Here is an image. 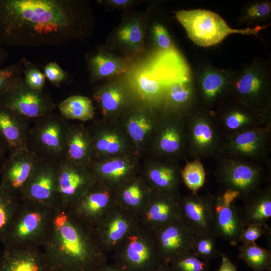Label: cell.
<instances>
[{"label":"cell","instance_id":"6da1fadb","mask_svg":"<svg viewBox=\"0 0 271 271\" xmlns=\"http://www.w3.org/2000/svg\"><path fill=\"white\" fill-rule=\"evenodd\" d=\"M95 27L87 0H0L4 46H59L90 37Z\"/></svg>","mask_w":271,"mask_h":271},{"label":"cell","instance_id":"7a4b0ae2","mask_svg":"<svg viewBox=\"0 0 271 271\" xmlns=\"http://www.w3.org/2000/svg\"><path fill=\"white\" fill-rule=\"evenodd\" d=\"M43 251L51 270L96 271L108 262L93 229L68 208H54Z\"/></svg>","mask_w":271,"mask_h":271},{"label":"cell","instance_id":"3957f363","mask_svg":"<svg viewBox=\"0 0 271 271\" xmlns=\"http://www.w3.org/2000/svg\"><path fill=\"white\" fill-rule=\"evenodd\" d=\"M54 208L21 201L2 241L4 247L28 248L43 246Z\"/></svg>","mask_w":271,"mask_h":271},{"label":"cell","instance_id":"277c9868","mask_svg":"<svg viewBox=\"0 0 271 271\" xmlns=\"http://www.w3.org/2000/svg\"><path fill=\"white\" fill-rule=\"evenodd\" d=\"M112 253V263L125 271H152L165 263L154 232L140 223Z\"/></svg>","mask_w":271,"mask_h":271},{"label":"cell","instance_id":"5b68a950","mask_svg":"<svg viewBox=\"0 0 271 271\" xmlns=\"http://www.w3.org/2000/svg\"><path fill=\"white\" fill-rule=\"evenodd\" d=\"M175 17L184 28L189 38L201 47L214 46L233 34L256 35L267 26L232 29L217 14L201 9L180 10L175 12Z\"/></svg>","mask_w":271,"mask_h":271},{"label":"cell","instance_id":"8992f818","mask_svg":"<svg viewBox=\"0 0 271 271\" xmlns=\"http://www.w3.org/2000/svg\"><path fill=\"white\" fill-rule=\"evenodd\" d=\"M214 175L221 190H230L239 194L243 201L262 188L268 179L260 163L230 159L217 155Z\"/></svg>","mask_w":271,"mask_h":271},{"label":"cell","instance_id":"52a82bcc","mask_svg":"<svg viewBox=\"0 0 271 271\" xmlns=\"http://www.w3.org/2000/svg\"><path fill=\"white\" fill-rule=\"evenodd\" d=\"M148 8L146 11L134 9L123 12L119 23L106 39V47L132 61L146 54L145 45Z\"/></svg>","mask_w":271,"mask_h":271},{"label":"cell","instance_id":"ba28073f","mask_svg":"<svg viewBox=\"0 0 271 271\" xmlns=\"http://www.w3.org/2000/svg\"><path fill=\"white\" fill-rule=\"evenodd\" d=\"M29 149L39 159L60 162L64 160L68 120L54 112L33 121Z\"/></svg>","mask_w":271,"mask_h":271},{"label":"cell","instance_id":"9c48e42d","mask_svg":"<svg viewBox=\"0 0 271 271\" xmlns=\"http://www.w3.org/2000/svg\"><path fill=\"white\" fill-rule=\"evenodd\" d=\"M162 115L160 108L136 97L117 118L139 157L148 152Z\"/></svg>","mask_w":271,"mask_h":271},{"label":"cell","instance_id":"30bf717a","mask_svg":"<svg viewBox=\"0 0 271 271\" xmlns=\"http://www.w3.org/2000/svg\"><path fill=\"white\" fill-rule=\"evenodd\" d=\"M188 158L200 160L215 157L223 140L217 126L214 114L198 108L185 117Z\"/></svg>","mask_w":271,"mask_h":271},{"label":"cell","instance_id":"8fae6325","mask_svg":"<svg viewBox=\"0 0 271 271\" xmlns=\"http://www.w3.org/2000/svg\"><path fill=\"white\" fill-rule=\"evenodd\" d=\"M271 124L243 130L225 139L218 155L230 159L269 164Z\"/></svg>","mask_w":271,"mask_h":271},{"label":"cell","instance_id":"7c38bea8","mask_svg":"<svg viewBox=\"0 0 271 271\" xmlns=\"http://www.w3.org/2000/svg\"><path fill=\"white\" fill-rule=\"evenodd\" d=\"M148 152L149 156L167 160L180 162L187 159L185 117L163 113Z\"/></svg>","mask_w":271,"mask_h":271},{"label":"cell","instance_id":"4fadbf2b","mask_svg":"<svg viewBox=\"0 0 271 271\" xmlns=\"http://www.w3.org/2000/svg\"><path fill=\"white\" fill-rule=\"evenodd\" d=\"M0 104L33 121L53 113L56 107L49 93L30 88L22 75L11 82Z\"/></svg>","mask_w":271,"mask_h":271},{"label":"cell","instance_id":"5bb4252c","mask_svg":"<svg viewBox=\"0 0 271 271\" xmlns=\"http://www.w3.org/2000/svg\"><path fill=\"white\" fill-rule=\"evenodd\" d=\"M87 128L91 145V161L138 155L132 142L117 119L95 120Z\"/></svg>","mask_w":271,"mask_h":271},{"label":"cell","instance_id":"9a60e30c","mask_svg":"<svg viewBox=\"0 0 271 271\" xmlns=\"http://www.w3.org/2000/svg\"><path fill=\"white\" fill-rule=\"evenodd\" d=\"M230 95L252 109H270V85L264 70L255 64L246 68L231 81Z\"/></svg>","mask_w":271,"mask_h":271},{"label":"cell","instance_id":"2e32d148","mask_svg":"<svg viewBox=\"0 0 271 271\" xmlns=\"http://www.w3.org/2000/svg\"><path fill=\"white\" fill-rule=\"evenodd\" d=\"M58 162L39 159L23 192L21 201L54 208L59 206Z\"/></svg>","mask_w":271,"mask_h":271},{"label":"cell","instance_id":"e0dca14e","mask_svg":"<svg viewBox=\"0 0 271 271\" xmlns=\"http://www.w3.org/2000/svg\"><path fill=\"white\" fill-rule=\"evenodd\" d=\"M233 100L231 104L214 114L223 140L243 130L271 124L270 109L255 110Z\"/></svg>","mask_w":271,"mask_h":271},{"label":"cell","instance_id":"ac0fdd59","mask_svg":"<svg viewBox=\"0 0 271 271\" xmlns=\"http://www.w3.org/2000/svg\"><path fill=\"white\" fill-rule=\"evenodd\" d=\"M139 224L136 215L117 204L93 229L99 245L108 254L118 247Z\"/></svg>","mask_w":271,"mask_h":271},{"label":"cell","instance_id":"d6986e66","mask_svg":"<svg viewBox=\"0 0 271 271\" xmlns=\"http://www.w3.org/2000/svg\"><path fill=\"white\" fill-rule=\"evenodd\" d=\"M239 194L230 190L214 194V218L211 232L216 238L228 241L235 246L239 243V236L243 228L239 207L234 201Z\"/></svg>","mask_w":271,"mask_h":271},{"label":"cell","instance_id":"ffe728a7","mask_svg":"<svg viewBox=\"0 0 271 271\" xmlns=\"http://www.w3.org/2000/svg\"><path fill=\"white\" fill-rule=\"evenodd\" d=\"M117 204L116 190L96 181L68 209L81 222L93 228Z\"/></svg>","mask_w":271,"mask_h":271},{"label":"cell","instance_id":"44dd1931","mask_svg":"<svg viewBox=\"0 0 271 271\" xmlns=\"http://www.w3.org/2000/svg\"><path fill=\"white\" fill-rule=\"evenodd\" d=\"M88 166L63 160L58 172L59 206L68 208L96 182Z\"/></svg>","mask_w":271,"mask_h":271},{"label":"cell","instance_id":"7402d4cb","mask_svg":"<svg viewBox=\"0 0 271 271\" xmlns=\"http://www.w3.org/2000/svg\"><path fill=\"white\" fill-rule=\"evenodd\" d=\"M93 97L105 119H117L137 97L124 74L95 86Z\"/></svg>","mask_w":271,"mask_h":271},{"label":"cell","instance_id":"603a6c76","mask_svg":"<svg viewBox=\"0 0 271 271\" xmlns=\"http://www.w3.org/2000/svg\"><path fill=\"white\" fill-rule=\"evenodd\" d=\"M137 155L92 161L88 167L97 182L114 190L141 173Z\"/></svg>","mask_w":271,"mask_h":271},{"label":"cell","instance_id":"cb8c5ba5","mask_svg":"<svg viewBox=\"0 0 271 271\" xmlns=\"http://www.w3.org/2000/svg\"><path fill=\"white\" fill-rule=\"evenodd\" d=\"M181 219L194 235L211 232L214 218V194L190 193L179 199Z\"/></svg>","mask_w":271,"mask_h":271},{"label":"cell","instance_id":"d4e9b609","mask_svg":"<svg viewBox=\"0 0 271 271\" xmlns=\"http://www.w3.org/2000/svg\"><path fill=\"white\" fill-rule=\"evenodd\" d=\"M182 168L179 162L149 156L141 174L152 191L180 195Z\"/></svg>","mask_w":271,"mask_h":271},{"label":"cell","instance_id":"484cf974","mask_svg":"<svg viewBox=\"0 0 271 271\" xmlns=\"http://www.w3.org/2000/svg\"><path fill=\"white\" fill-rule=\"evenodd\" d=\"M38 160L29 149L8 154L0 174V187L20 198Z\"/></svg>","mask_w":271,"mask_h":271},{"label":"cell","instance_id":"4316f807","mask_svg":"<svg viewBox=\"0 0 271 271\" xmlns=\"http://www.w3.org/2000/svg\"><path fill=\"white\" fill-rule=\"evenodd\" d=\"M180 195L152 191L146 206L138 217L139 223L155 231L181 220Z\"/></svg>","mask_w":271,"mask_h":271},{"label":"cell","instance_id":"83f0119b","mask_svg":"<svg viewBox=\"0 0 271 271\" xmlns=\"http://www.w3.org/2000/svg\"><path fill=\"white\" fill-rule=\"evenodd\" d=\"M85 61L91 84L125 74L133 62L117 54L104 45L88 52L85 55Z\"/></svg>","mask_w":271,"mask_h":271},{"label":"cell","instance_id":"f1b7e54d","mask_svg":"<svg viewBox=\"0 0 271 271\" xmlns=\"http://www.w3.org/2000/svg\"><path fill=\"white\" fill-rule=\"evenodd\" d=\"M153 232L164 263L191 251L194 235L181 219Z\"/></svg>","mask_w":271,"mask_h":271},{"label":"cell","instance_id":"f546056e","mask_svg":"<svg viewBox=\"0 0 271 271\" xmlns=\"http://www.w3.org/2000/svg\"><path fill=\"white\" fill-rule=\"evenodd\" d=\"M200 108L196 87L190 79L175 81L166 88L160 109L164 113L183 117Z\"/></svg>","mask_w":271,"mask_h":271},{"label":"cell","instance_id":"4dcf8cb0","mask_svg":"<svg viewBox=\"0 0 271 271\" xmlns=\"http://www.w3.org/2000/svg\"><path fill=\"white\" fill-rule=\"evenodd\" d=\"M231 80L224 72L213 68L204 70L196 88L200 108L209 110L226 100L230 95Z\"/></svg>","mask_w":271,"mask_h":271},{"label":"cell","instance_id":"1f68e13d","mask_svg":"<svg viewBox=\"0 0 271 271\" xmlns=\"http://www.w3.org/2000/svg\"><path fill=\"white\" fill-rule=\"evenodd\" d=\"M31 121L0 104V136L9 154L29 149Z\"/></svg>","mask_w":271,"mask_h":271},{"label":"cell","instance_id":"d6a6232c","mask_svg":"<svg viewBox=\"0 0 271 271\" xmlns=\"http://www.w3.org/2000/svg\"><path fill=\"white\" fill-rule=\"evenodd\" d=\"M40 247H4L0 271H51Z\"/></svg>","mask_w":271,"mask_h":271},{"label":"cell","instance_id":"836d02e7","mask_svg":"<svg viewBox=\"0 0 271 271\" xmlns=\"http://www.w3.org/2000/svg\"><path fill=\"white\" fill-rule=\"evenodd\" d=\"M117 203L137 217L152 193L141 173L116 190Z\"/></svg>","mask_w":271,"mask_h":271},{"label":"cell","instance_id":"e575fe53","mask_svg":"<svg viewBox=\"0 0 271 271\" xmlns=\"http://www.w3.org/2000/svg\"><path fill=\"white\" fill-rule=\"evenodd\" d=\"M91 159V145L87 127L83 124L69 123L64 160L88 166Z\"/></svg>","mask_w":271,"mask_h":271},{"label":"cell","instance_id":"d590c367","mask_svg":"<svg viewBox=\"0 0 271 271\" xmlns=\"http://www.w3.org/2000/svg\"><path fill=\"white\" fill-rule=\"evenodd\" d=\"M239 212L243 227L250 223L266 225L271 217V185L268 184L243 201Z\"/></svg>","mask_w":271,"mask_h":271},{"label":"cell","instance_id":"8d00e7d4","mask_svg":"<svg viewBox=\"0 0 271 271\" xmlns=\"http://www.w3.org/2000/svg\"><path fill=\"white\" fill-rule=\"evenodd\" d=\"M147 21L145 45L146 54L176 49L167 28L153 18L150 12Z\"/></svg>","mask_w":271,"mask_h":271},{"label":"cell","instance_id":"74e56055","mask_svg":"<svg viewBox=\"0 0 271 271\" xmlns=\"http://www.w3.org/2000/svg\"><path fill=\"white\" fill-rule=\"evenodd\" d=\"M60 114L66 119L90 121L94 119L95 109L90 99L74 95L62 101L57 106Z\"/></svg>","mask_w":271,"mask_h":271},{"label":"cell","instance_id":"f35d334b","mask_svg":"<svg viewBox=\"0 0 271 271\" xmlns=\"http://www.w3.org/2000/svg\"><path fill=\"white\" fill-rule=\"evenodd\" d=\"M238 258L242 260L253 271L271 270V251L255 242L242 244L238 247Z\"/></svg>","mask_w":271,"mask_h":271},{"label":"cell","instance_id":"ab89813d","mask_svg":"<svg viewBox=\"0 0 271 271\" xmlns=\"http://www.w3.org/2000/svg\"><path fill=\"white\" fill-rule=\"evenodd\" d=\"M20 198L0 187V242H2L20 205Z\"/></svg>","mask_w":271,"mask_h":271},{"label":"cell","instance_id":"60d3db41","mask_svg":"<svg viewBox=\"0 0 271 271\" xmlns=\"http://www.w3.org/2000/svg\"><path fill=\"white\" fill-rule=\"evenodd\" d=\"M182 182L189 189L191 193L197 192L204 185L206 179V173L200 160L187 161L182 168Z\"/></svg>","mask_w":271,"mask_h":271},{"label":"cell","instance_id":"b9f144b4","mask_svg":"<svg viewBox=\"0 0 271 271\" xmlns=\"http://www.w3.org/2000/svg\"><path fill=\"white\" fill-rule=\"evenodd\" d=\"M216 238L211 232L194 235L191 251L208 261L219 256L220 251L216 248Z\"/></svg>","mask_w":271,"mask_h":271},{"label":"cell","instance_id":"7bdbcfd3","mask_svg":"<svg viewBox=\"0 0 271 271\" xmlns=\"http://www.w3.org/2000/svg\"><path fill=\"white\" fill-rule=\"evenodd\" d=\"M173 271H209L208 260L202 259L192 251L184 253L169 263Z\"/></svg>","mask_w":271,"mask_h":271},{"label":"cell","instance_id":"ee69618b","mask_svg":"<svg viewBox=\"0 0 271 271\" xmlns=\"http://www.w3.org/2000/svg\"><path fill=\"white\" fill-rule=\"evenodd\" d=\"M22 74L28 86L34 90H43L46 80L43 72L37 65L25 57L24 59Z\"/></svg>","mask_w":271,"mask_h":271},{"label":"cell","instance_id":"f6af8a7d","mask_svg":"<svg viewBox=\"0 0 271 271\" xmlns=\"http://www.w3.org/2000/svg\"><path fill=\"white\" fill-rule=\"evenodd\" d=\"M45 78L54 86L71 83L73 79L70 74L65 71L56 61H51L43 68Z\"/></svg>","mask_w":271,"mask_h":271},{"label":"cell","instance_id":"bcb514c9","mask_svg":"<svg viewBox=\"0 0 271 271\" xmlns=\"http://www.w3.org/2000/svg\"><path fill=\"white\" fill-rule=\"evenodd\" d=\"M24 59L23 57L15 63L0 68V101L11 82L22 75Z\"/></svg>","mask_w":271,"mask_h":271},{"label":"cell","instance_id":"7dc6e473","mask_svg":"<svg viewBox=\"0 0 271 271\" xmlns=\"http://www.w3.org/2000/svg\"><path fill=\"white\" fill-rule=\"evenodd\" d=\"M270 11L271 7L268 2H255L245 8L242 19L248 22L261 21L269 16Z\"/></svg>","mask_w":271,"mask_h":271},{"label":"cell","instance_id":"c3c4849f","mask_svg":"<svg viewBox=\"0 0 271 271\" xmlns=\"http://www.w3.org/2000/svg\"><path fill=\"white\" fill-rule=\"evenodd\" d=\"M270 232L269 227L257 223H250L242 228L239 236V243H254L262 235Z\"/></svg>","mask_w":271,"mask_h":271},{"label":"cell","instance_id":"681fc988","mask_svg":"<svg viewBox=\"0 0 271 271\" xmlns=\"http://www.w3.org/2000/svg\"><path fill=\"white\" fill-rule=\"evenodd\" d=\"M97 3L107 11L134 9V8L144 3L141 0H99Z\"/></svg>","mask_w":271,"mask_h":271},{"label":"cell","instance_id":"f907efd6","mask_svg":"<svg viewBox=\"0 0 271 271\" xmlns=\"http://www.w3.org/2000/svg\"><path fill=\"white\" fill-rule=\"evenodd\" d=\"M219 256L221 257V263L217 271H238L237 266L226 254L220 252Z\"/></svg>","mask_w":271,"mask_h":271},{"label":"cell","instance_id":"816d5d0a","mask_svg":"<svg viewBox=\"0 0 271 271\" xmlns=\"http://www.w3.org/2000/svg\"><path fill=\"white\" fill-rule=\"evenodd\" d=\"M9 154L7 146L0 136V174L1 173L4 163L7 158V155Z\"/></svg>","mask_w":271,"mask_h":271},{"label":"cell","instance_id":"f5cc1de1","mask_svg":"<svg viewBox=\"0 0 271 271\" xmlns=\"http://www.w3.org/2000/svg\"><path fill=\"white\" fill-rule=\"evenodd\" d=\"M96 271H125L113 263L107 262Z\"/></svg>","mask_w":271,"mask_h":271},{"label":"cell","instance_id":"db71d44e","mask_svg":"<svg viewBox=\"0 0 271 271\" xmlns=\"http://www.w3.org/2000/svg\"><path fill=\"white\" fill-rule=\"evenodd\" d=\"M9 56V53L4 46L0 44V68L4 67V65Z\"/></svg>","mask_w":271,"mask_h":271},{"label":"cell","instance_id":"11a10c76","mask_svg":"<svg viewBox=\"0 0 271 271\" xmlns=\"http://www.w3.org/2000/svg\"><path fill=\"white\" fill-rule=\"evenodd\" d=\"M152 271H173L169 264L164 263Z\"/></svg>","mask_w":271,"mask_h":271},{"label":"cell","instance_id":"9f6ffc18","mask_svg":"<svg viewBox=\"0 0 271 271\" xmlns=\"http://www.w3.org/2000/svg\"><path fill=\"white\" fill-rule=\"evenodd\" d=\"M1 251H0V259H1Z\"/></svg>","mask_w":271,"mask_h":271},{"label":"cell","instance_id":"6f0895ef","mask_svg":"<svg viewBox=\"0 0 271 271\" xmlns=\"http://www.w3.org/2000/svg\"><path fill=\"white\" fill-rule=\"evenodd\" d=\"M51 271H56V270H51Z\"/></svg>","mask_w":271,"mask_h":271}]
</instances>
